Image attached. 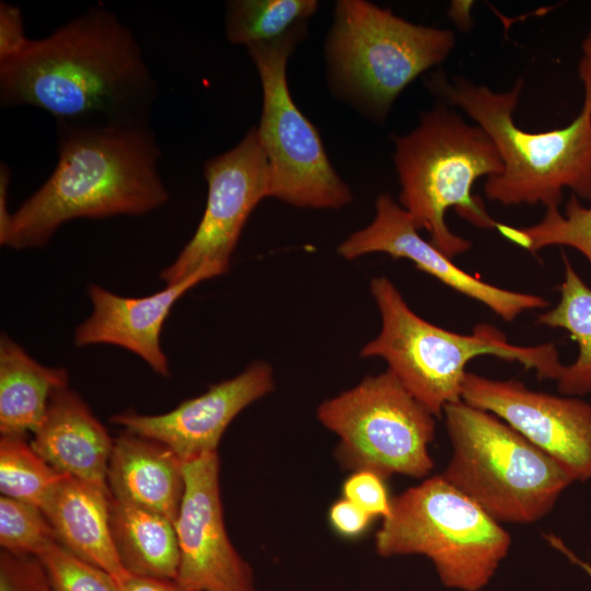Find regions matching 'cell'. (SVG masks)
Returning a JSON list of instances; mask_svg holds the SVG:
<instances>
[{"label":"cell","instance_id":"1","mask_svg":"<svg viewBox=\"0 0 591 591\" xmlns=\"http://www.w3.org/2000/svg\"><path fill=\"white\" fill-rule=\"evenodd\" d=\"M158 94L131 30L101 5L0 63L1 105L33 106L56 121L149 125Z\"/></svg>","mask_w":591,"mask_h":591},{"label":"cell","instance_id":"2","mask_svg":"<svg viewBox=\"0 0 591 591\" xmlns=\"http://www.w3.org/2000/svg\"><path fill=\"white\" fill-rule=\"evenodd\" d=\"M58 159L45 183L13 213L0 244L42 247L67 221L142 216L170 198L149 125L56 121Z\"/></svg>","mask_w":591,"mask_h":591},{"label":"cell","instance_id":"3","mask_svg":"<svg viewBox=\"0 0 591 591\" xmlns=\"http://www.w3.org/2000/svg\"><path fill=\"white\" fill-rule=\"evenodd\" d=\"M524 83L505 92L465 78L438 73L429 89L472 118L495 143L503 170L486 178L487 198L505 206H558L565 188L591 200V104L583 100L579 115L567 126L530 132L513 119Z\"/></svg>","mask_w":591,"mask_h":591},{"label":"cell","instance_id":"4","mask_svg":"<svg viewBox=\"0 0 591 591\" xmlns=\"http://www.w3.org/2000/svg\"><path fill=\"white\" fill-rule=\"evenodd\" d=\"M381 316L379 334L360 350V357L381 358L405 389L431 414L460 401L467 363L480 356L517 361L540 379L557 380L564 364L553 344L519 346L489 324L459 334L417 315L395 285L384 276L370 282Z\"/></svg>","mask_w":591,"mask_h":591},{"label":"cell","instance_id":"5","mask_svg":"<svg viewBox=\"0 0 591 591\" xmlns=\"http://www.w3.org/2000/svg\"><path fill=\"white\" fill-rule=\"evenodd\" d=\"M394 162L399 202L418 230L450 258L470 250L467 239L447 224L450 208L478 228H496L483 200L473 194L482 176L498 175L503 164L489 136L460 114L438 104L420 116L410 132L395 138Z\"/></svg>","mask_w":591,"mask_h":591},{"label":"cell","instance_id":"6","mask_svg":"<svg viewBox=\"0 0 591 591\" xmlns=\"http://www.w3.org/2000/svg\"><path fill=\"white\" fill-rule=\"evenodd\" d=\"M451 457L440 475L499 523L530 524L575 480L496 415L460 399L443 414Z\"/></svg>","mask_w":591,"mask_h":591},{"label":"cell","instance_id":"7","mask_svg":"<svg viewBox=\"0 0 591 591\" xmlns=\"http://www.w3.org/2000/svg\"><path fill=\"white\" fill-rule=\"evenodd\" d=\"M382 557L421 555L450 589H484L507 557L505 528L440 474L392 498L374 538Z\"/></svg>","mask_w":591,"mask_h":591},{"label":"cell","instance_id":"8","mask_svg":"<svg viewBox=\"0 0 591 591\" xmlns=\"http://www.w3.org/2000/svg\"><path fill=\"white\" fill-rule=\"evenodd\" d=\"M451 30L408 22L362 0H341L327 39V57L339 86L379 117L419 74L452 51Z\"/></svg>","mask_w":591,"mask_h":591},{"label":"cell","instance_id":"9","mask_svg":"<svg viewBox=\"0 0 591 591\" xmlns=\"http://www.w3.org/2000/svg\"><path fill=\"white\" fill-rule=\"evenodd\" d=\"M316 418L338 437L335 455L345 470L387 479L421 478L433 468L436 416L389 369L322 402Z\"/></svg>","mask_w":591,"mask_h":591},{"label":"cell","instance_id":"10","mask_svg":"<svg viewBox=\"0 0 591 591\" xmlns=\"http://www.w3.org/2000/svg\"><path fill=\"white\" fill-rule=\"evenodd\" d=\"M304 31L301 26L280 39L246 47L263 88L256 128L269 167V197L296 207L338 209L350 202V189L333 169L287 82L288 58Z\"/></svg>","mask_w":591,"mask_h":591},{"label":"cell","instance_id":"11","mask_svg":"<svg viewBox=\"0 0 591 591\" xmlns=\"http://www.w3.org/2000/svg\"><path fill=\"white\" fill-rule=\"evenodd\" d=\"M208 196L202 218L161 280L174 285L210 263L230 264L243 227L256 205L269 197V167L257 128L229 151L205 163Z\"/></svg>","mask_w":591,"mask_h":591},{"label":"cell","instance_id":"12","mask_svg":"<svg viewBox=\"0 0 591 591\" xmlns=\"http://www.w3.org/2000/svg\"><path fill=\"white\" fill-rule=\"evenodd\" d=\"M461 399L489 412L558 462L579 482L591 478V404L529 389L518 380L467 372Z\"/></svg>","mask_w":591,"mask_h":591},{"label":"cell","instance_id":"13","mask_svg":"<svg viewBox=\"0 0 591 591\" xmlns=\"http://www.w3.org/2000/svg\"><path fill=\"white\" fill-rule=\"evenodd\" d=\"M219 467L217 452L184 463L185 491L174 523L176 581L185 591H255L252 569L225 530Z\"/></svg>","mask_w":591,"mask_h":591},{"label":"cell","instance_id":"14","mask_svg":"<svg viewBox=\"0 0 591 591\" xmlns=\"http://www.w3.org/2000/svg\"><path fill=\"white\" fill-rule=\"evenodd\" d=\"M337 253L348 260L370 253L408 259L419 270L483 303L507 322L514 321L526 311L549 305L541 296L494 286L457 267L452 258L419 234L407 211L387 194L376 198L372 222L350 234L339 244Z\"/></svg>","mask_w":591,"mask_h":591},{"label":"cell","instance_id":"15","mask_svg":"<svg viewBox=\"0 0 591 591\" xmlns=\"http://www.w3.org/2000/svg\"><path fill=\"white\" fill-rule=\"evenodd\" d=\"M273 390L271 366L256 361L165 414L141 415L126 410L112 416L109 421L166 445L185 463L217 452L231 421Z\"/></svg>","mask_w":591,"mask_h":591},{"label":"cell","instance_id":"16","mask_svg":"<svg viewBox=\"0 0 591 591\" xmlns=\"http://www.w3.org/2000/svg\"><path fill=\"white\" fill-rule=\"evenodd\" d=\"M228 269V265L210 263L177 283L139 298L121 297L91 283L88 296L92 312L77 326L73 343L77 347L99 344L123 347L140 357L157 374L169 376V360L160 341L165 318L188 290Z\"/></svg>","mask_w":591,"mask_h":591},{"label":"cell","instance_id":"17","mask_svg":"<svg viewBox=\"0 0 591 591\" xmlns=\"http://www.w3.org/2000/svg\"><path fill=\"white\" fill-rule=\"evenodd\" d=\"M31 444L59 473L111 494L107 470L114 440L77 392L65 387L53 393Z\"/></svg>","mask_w":591,"mask_h":591},{"label":"cell","instance_id":"18","mask_svg":"<svg viewBox=\"0 0 591 591\" xmlns=\"http://www.w3.org/2000/svg\"><path fill=\"white\" fill-rule=\"evenodd\" d=\"M107 485L113 498L175 523L185 491L184 462L166 445L125 430L114 439Z\"/></svg>","mask_w":591,"mask_h":591},{"label":"cell","instance_id":"19","mask_svg":"<svg viewBox=\"0 0 591 591\" xmlns=\"http://www.w3.org/2000/svg\"><path fill=\"white\" fill-rule=\"evenodd\" d=\"M111 498V494L66 474L40 510L59 544L107 572L117 584L129 572L124 568L113 542Z\"/></svg>","mask_w":591,"mask_h":591},{"label":"cell","instance_id":"20","mask_svg":"<svg viewBox=\"0 0 591 591\" xmlns=\"http://www.w3.org/2000/svg\"><path fill=\"white\" fill-rule=\"evenodd\" d=\"M65 368L34 360L7 334L0 338V432L25 436L40 426L50 397L68 387Z\"/></svg>","mask_w":591,"mask_h":591},{"label":"cell","instance_id":"21","mask_svg":"<svg viewBox=\"0 0 591 591\" xmlns=\"http://www.w3.org/2000/svg\"><path fill=\"white\" fill-rule=\"evenodd\" d=\"M109 526L116 552L129 573L176 580L179 548L171 520L112 497Z\"/></svg>","mask_w":591,"mask_h":591},{"label":"cell","instance_id":"22","mask_svg":"<svg viewBox=\"0 0 591 591\" xmlns=\"http://www.w3.org/2000/svg\"><path fill=\"white\" fill-rule=\"evenodd\" d=\"M565 278L559 301L551 310L538 314L542 325L567 331L577 341L576 360L563 367L556 380L559 393L582 396L591 392V289L564 257Z\"/></svg>","mask_w":591,"mask_h":591},{"label":"cell","instance_id":"23","mask_svg":"<svg viewBox=\"0 0 591 591\" xmlns=\"http://www.w3.org/2000/svg\"><path fill=\"white\" fill-rule=\"evenodd\" d=\"M314 0H233L227 3L225 36L232 44L280 39L297 28L317 9Z\"/></svg>","mask_w":591,"mask_h":591},{"label":"cell","instance_id":"24","mask_svg":"<svg viewBox=\"0 0 591 591\" xmlns=\"http://www.w3.org/2000/svg\"><path fill=\"white\" fill-rule=\"evenodd\" d=\"M66 474L49 465L24 436L0 438V491L39 509Z\"/></svg>","mask_w":591,"mask_h":591},{"label":"cell","instance_id":"25","mask_svg":"<svg viewBox=\"0 0 591 591\" xmlns=\"http://www.w3.org/2000/svg\"><path fill=\"white\" fill-rule=\"evenodd\" d=\"M496 229L506 239L535 253L544 247L564 245L583 254L591 264V206L584 207L571 195L561 213L558 206L546 208L543 219L529 227L513 228L498 223Z\"/></svg>","mask_w":591,"mask_h":591},{"label":"cell","instance_id":"26","mask_svg":"<svg viewBox=\"0 0 591 591\" xmlns=\"http://www.w3.org/2000/svg\"><path fill=\"white\" fill-rule=\"evenodd\" d=\"M57 541L43 511L28 502L1 495L0 545L14 555L37 557L50 543Z\"/></svg>","mask_w":591,"mask_h":591},{"label":"cell","instance_id":"27","mask_svg":"<svg viewBox=\"0 0 591 591\" xmlns=\"http://www.w3.org/2000/svg\"><path fill=\"white\" fill-rule=\"evenodd\" d=\"M53 591H116L112 577L81 559L57 541L36 557Z\"/></svg>","mask_w":591,"mask_h":591},{"label":"cell","instance_id":"28","mask_svg":"<svg viewBox=\"0 0 591 591\" xmlns=\"http://www.w3.org/2000/svg\"><path fill=\"white\" fill-rule=\"evenodd\" d=\"M385 479L370 471L352 472L343 485L344 498L350 500L372 519H385L391 512Z\"/></svg>","mask_w":591,"mask_h":591},{"label":"cell","instance_id":"29","mask_svg":"<svg viewBox=\"0 0 591 591\" xmlns=\"http://www.w3.org/2000/svg\"><path fill=\"white\" fill-rule=\"evenodd\" d=\"M0 591H53L44 568L34 556L1 551Z\"/></svg>","mask_w":591,"mask_h":591},{"label":"cell","instance_id":"30","mask_svg":"<svg viewBox=\"0 0 591 591\" xmlns=\"http://www.w3.org/2000/svg\"><path fill=\"white\" fill-rule=\"evenodd\" d=\"M30 38L24 33L23 14L19 7L0 2V63L20 55Z\"/></svg>","mask_w":591,"mask_h":591},{"label":"cell","instance_id":"31","mask_svg":"<svg viewBox=\"0 0 591 591\" xmlns=\"http://www.w3.org/2000/svg\"><path fill=\"white\" fill-rule=\"evenodd\" d=\"M328 519L334 530L345 537H357L362 534L372 518L346 498L335 501L328 511Z\"/></svg>","mask_w":591,"mask_h":591},{"label":"cell","instance_id":"32","mask_svg":"<svg viewBox=\"0 0 591 591\" xmlns=\"http://www.w3.org/2000/svg\"><path fill=\"white\" fill-rule=\"evenodd\" d=\"M116 591H185L176 580L129 573L115 584Z\"/></svg>","mask_w":591,"mask_h":591},{"label":"cell","instance_id":"33","mask_svg":"<svg viewBox=\"0 0 591 591\" xmlns=\"http://www.w3.org/2000/svg\"><path fill=\"white\" fill-rule=\"evenodd\" d=\"M11 179V170L5 162L0 163V237L9 228L11 213L8 210V190Z\"/></svg>","mask_w":591,"mask_h":591},{"label":"cell","instance_id":"34","mask_svg":"<svg viewBox=\"0 0 591 591\" xmlns=\"http://www.w3.org/2000/svg\"><path fill=\"white\" fill-rule=\"evenodd\" d=\"M579 77L584 89V99L591 104V30L582 42V57L579 62Z\"/></svg>","mask_w":591,"mask_h":591},{"label":"cell","instance_id":"35","mask_svg":"<svg viewBox=\"0 0 591 591\" xmlns=\"http://www.w3.org/2000/svg\"><path fill=\"white\" fill-rule=\"evenodd\" d=\"M546 540L553 547L561 552L571 563L578 565L591 578V565L578 558L559 537L555 536L554 534H548Z\"/></svg>","mask_w":591,"mask_h":591}]
</instances>
